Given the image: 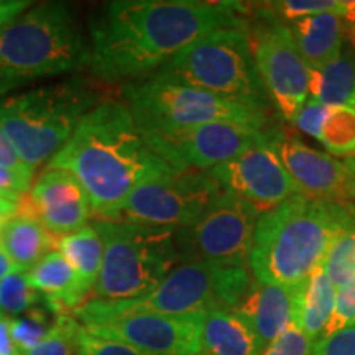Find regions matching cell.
I'll use <instances>...</instances> for the list:
<instances>
[{
  "instance_id": "cell-1",
  "label": "cell",
  "mask_w": 355,
  "mask_h": 355,
  "mask_svg": "<svg viewBox=\"0 0 355 355\" xmlns=\"http://www.w3.org/2000/svg\"><path fill=\"white\" fill-rule=\"evenodd\" d=\"M241 2L207 0H115L91 20L89 69L102 83L150 76L216 30L245 25Z\"/></svg>"
},
{
  "instance_id": "cell-2",
  "label": "cell",
  "mask_w": 355,
  "mask_h": 355,
  "mask_svg": "<svg viewBox=\"0 0 355 355\" xmlns=\"http://www.w3.org/2000/svg\"><path fill=\"white\" fill-rule=\"evenodd\" d=\"M46 168L71 173L94 214L112 220L140 184L175 171L146 144L125 102L115 99L97 104Z\"/></svg>"
},
{
  "instance_id": "cell-3",
  "label": "cell",
  "mask_w": 355,
  "mask_h": 355,
  "mask_svg": "<svg viewBox=\"0 0 355 355\" xmlns=\"http://www.w3.org/2000/svg\"><path fill=\"white\" fill-rule=\"evenodd\" d=\"M354 204L295 194L260 214L252 245V277L268 285H296L311 277L354 220Z\"/></svg>"
},
{
  "instance_id": "cell-4",
  "label": "cell",
  "mask_w": 355,
  "mask_h": 355,
  "mask_svg": "<svg viewBox=\"0 0 355 355\" xmlns=\"http://www.w3.org/2000/svg\"><path fill=\"white\" fill-rule=\"evenodd\" d=\"M91 46L69 6L44 2L0 26V97L89 64Z\"/></svg>"
},
{
  "instance_id": "cell-5",
  "label": "cell",
  "mask_w": 355,
  "mask_h": 355,
  "mask_svg": "<svg viewBox=\"0 0 355 355\" xmlns=\"http://www.w3.org/2000/svg\"><path fill=\"white\" fill-rule=\"evenodd\" d=\"M105 101L94 79L71 78L0 97V127L30 170L55 157L86 115Z\"/></svg>"
},
{
  "instance_id": "cell-6",
  "label": "cell",
  "mask_w": 355,
  "mask_h": 355,
  "mask_svg": "<svg viewBox=\"0 0 355 355\" xmlns=\"http://www.w3.org/2000/svg\"><path fill=\"white\" fill-rule=\"evenodd\" d=\"M252 275L242 266L180 263L152 293L130 301L87 300L74 316L84 327L102 326L133 314H193L235 309L250 290Z\"/></svg>"
},
{
  "instance_id": "cell-7",
  "label": "cell",
  "mask_w": 355,
  "mask_h": 355,
  "mask_svg": "<svg viewBox=\"0 0 355 355\" xmlns=\"http://www.w3.org/2000/svg\"><path fill=\"white\" fill-rule=\"evenodd\" d=\"M92 225L104 243V259L91 300L144 298L180 265L176 230L119 219H97Z\"/></svg>"
},
{
  "instance_id": "cell-8",
  "label": "cell",
  "mask_w": 355,
  "mask_h": 355,
  "mask_svg": "<svg viewBox=\"0 0 355 355\" xmlns=\"http://www.w3.org/2000/svg\"><path fill=\"white\" fill-rule=\"evenodd\" d=\"M155 73L263 114L272 104L257 69L247 24L199 38Z\"/></svg>"
},
{
  "instance_id": "cell-9",
  "label": "cell",
  "mask_w": 355,
  "mask_h": 355,
  "mask_svg": "<svg viewBox=\"0 0 355 355\" xmlns=\"http://www.w3.org/2000/svg\"><path fill=\"white\" fill-rule=\"evenodd\" d=\"M122 94L140 132L175 130L212 122L245 123L257 128H265L266 123L263 112L159 73L125 83Z\"/></svg>"
},
{
  "instance_id": "cell-10",
  "label": "cell",
  "mask_w": 355,
  "mask_h": 355,
  "mask_svg": "<svg viewBox=\"0 0 355 355\" xmlns=\"http://www.w3.org/2000/svg\"><path fill=\"white\" fill-rule=\"evenodd\" d=\"M260 212L224 191L194 224L175 232L180 263H216L248 268Z\"/></svg>"
},
{
  "instance_id": "cell-11",
  "label": "cell",
  "mask_w": 355,
  "mask_h": 355,
  "mask_svg": "<svg viewBox=\"0 0 355 355\" xmlns=\"http://www.w3.org/2000/svg\"><path fill=\"white\" fill-rule=\"evenodd\" d=\"M222 193L224 189L209 171H173L140 184L127 198L117 219L152 227L184 229L209 209Z\"/></svg>"
},
{
  "instance_id": "cell-12",
  "label": "cell",
  "mask_w": 355,
  "mask_h": 355,
  "mask_svg": "<svg viewBox=\"0 0 355 355\" xmlns=\"http://www.w3.org/2000/svg\"><path fill=\"white\" fill-rule=\"evenodd\" d=\"M248 35L268 99L291 123L309 97V68L296 46L291 28L263 7Z\"/></svg>"
},
{
  "instance_id": "cell-13",
  "label": "cell",
  "mask_w": 355,
  "mask_h": 355,
  "mask_svg": "<svg viewBox=\"0 0 355 355\" xmlns=\"http://www.w3.org/2000/svg\"><path fill=\"white\" fill-rule=\"evenodd\" d=\"M265 128L212 122L175 130L141 132L146 144L175 171H211L266 139Z\"/></svg>"
},
{
  "instance_id": "cell-14",
  "label": "cell",
  "mask_w": 355,
  "mask_h": 355,
  "mask_svg": "<svg viewBox=\"0 0 355 355\" xmlns=\"http://www.w3.org/2000/svg\"><path fill=\"white\" fill-rule=\"evenodd\" d=\"M222 189L234 193L260 214L275 209L288 198L301 194L282 162L268 145V132L261 144L252 146L225 165L209 171Z\"/></svg>"
},
{
  "instance_id": "cell-15",
  "label": "cell",
  "mask_w": 355,
  "mask_h": 355,
  "mask_svg": "<svg viewBox=\"0 0 355 355\" xmlns=\"http://www.w3.org/2000/svg\"><path fill=\"white\" fill-rule=\"evenodd\" d=\"M204 313L133 314L86 329L96 336L121 340L148 355L201 354Z\"/></svg>"
},
{
  "instance_id": "cell-16",
  "label": "cell",
  "mask_w": 355,
  "mask_h": 355,
  "mask_svg": "<svg viewBox=\"0 0 355 355\" xmlns=\"http://www.w3.org/2000/svg\"><path fill=\"white\" fill-rule=\"evenodd\" d=\"M268 145L301 194L339 204H354V178L343 162L283 132L268 130Z\"/></svg>"
},
{
  "instance_id": "cell-17",
  "label": "cell",
  "mask_w": 355,
  "mask_h": 355,
  "mask_svg": "<svg viewBox=\"0 0 355 355\" xmlns=\"http://www.w3.org/2000/svg\"><path fill=\"white\" fill-rule=\"evenodd\" d=\"M20 211L33 216L55 237L76 232L94 214L91 199L71 173L46 168L20 202Z\"/></svg>"
},
{
  "instance_id": "cell-18",
  "label": "cell",
  "mask_w": 355,
  "mask_h": 355,
  "mask_svg": "<svg viewBox=\"0 0 355 355\" xmlns=\"http://www.w3.org/2000/svg\"><path fill=\"white\" fill-rule=\"evenodd\" d=\"M304 285L306 279L296 285H268L254 279L235 311L250 324L261 349L295 322Z\"/></svg>"
},
{
  "instance_id": "cell-19",
  "label": "cell",
  "mask_w": 355,
  "mask_h": 355,
  "mask_svg": "<svg viewBox=\"0 0 355 355\" xmlns=\"http://www.w3.org/2000/svg\"><path fill=\"white\" fill-rule=\"evenodd\" d=\"M32 286L42 295L43 303L55 316L74 314L86 303L91 291L83 285L63 254L51 250L26 272Z\"/></svg>"
},
{
  "instance_id": "cell-20",
  "label": "cell",
  "mask_w": 355,
  "mask_h": 355,
  "mask_svg": "<svg viewBox=\"0 0 355 355\" xmlns=\"http://www.w3.org/2000/svg\"><path fill=\"white\" fill-rule=\"evenodd\" d=\"M290 28L309 69L329 64L343 51L344 19L337 13L304 17L293 21Z\"/></svg>"
},
{
  "instance_id": "cell-21",
  "label": "cell",
  "mask_w": 355,
  "mask_h": 355,
  "mask_svg": "<svg viewBox=\"0 0 355 355\" xmlns=\"http://www.w3.org/2000/svg\"><path fill=\"white\" fill-rule=\"evenodd\" d=\"M261 345L252 326L235 309H217L204 314L201 354L259 355Z\"/></svg>"
},
{
  "instance_id": "cell-22",
  "label": "cell",
  "mask_w": 355,
  "mask_h": 355,
  "mask_svg": "<svg viewBox=\"0 0 355 355\" xmlns=\"http://www.w3.org/2000/svg\"><path fill=\"white\" fill-rule=\"evenodd\" d=\"M0 245L20 266L21 272H28L56 247V237L33 216L19 211V214L0 230Z\"/></svg>"
},
{
  "instance_id": "cell-23",
  "label": "cell",
  "mask_w": 355,
  "mask_h": 355,
  "mask_svg": "<svg viewBox=\"0 0 355 355\" xmlns=\"http://www.w3.org/2000/svg\"><path fill=\"white\" fill-rule=\"evenodd\" d=\"M309 96L326 107H350L355 101V56L352 50L340 51L329 64L309 69Z\"/></svg>"
},
{
  "instance_id": "cell-24",
  "label": "cell",
  "mask_w": 355,
  "mask_h": 355,
  "mask_svg": "<svg viewBox=\"0 0 355 355\" xmlns=\"http://www.w3.org/2000/svg\"><path fill=\"white\" fill-rule=\"evenodd\" d=\"M336 303V286L324 272L322 263L306 279L295 324L303 329L314 343L322 339Z\"/></svg>"
},
{
  "instance_id": "cell-25",
  "label": "cell",
  "mask_w": 355,
  "mask_h": 355,
  "mask_svg": "<svg viewBox=\"0 0 355 355\" xmlns=\"http://www.w3.org/2000/svg\"><path fill=\"white\" fill-rule=\"evenodd\" d=\"M56 248L69 261L83 285L94 291L104 259V243L94 225H84L76 232L56 237Z\"/></svg>"
},
{
  "instance_id": "cell-26",
  "label": "cell",
  "mask_w": 355,
  "mask_h": 355,
  "mask_svg": "<svg viewBox=\"0 0 355 355\" xmlns=\"http://www.w3.org/2000/svg\"><path fill=\"white\" fill-rule=\"evenodd\" d=\"M319 141L336 157L355 155V110L352 107H329L319 133Z\"/></svg>"
},
{
  "instance_id": "cell-27",
  "label": "cell",
  "mask_w": 355,
  "mask_h": 355,
  "mask_svg": "<svg viewBox=\"0 0 355 355\" xmlns=\"http://www.w3.org/2000/svg\"><path fill=\"white\" fill-rule=\"evenodd\" d=\"M56 316L46 306H35L26 313L8 319L10 336L17 350L21 355L28 354L42 343L51 331Z\"/></svg>"
},
{
  "instance_id": "cell-28",
  "label": "cell",
  "mask_w": 355,
  "mask_h": 355,
  "mask_svg": "<svg viewBox=\"0 0 355 355\" xmlns=\"http://www.w3.org/2000/svg\"><path fill=\"white\" fill-rule=\"evenodd\" d=\"M265 7L279 20H300L319 13H337L347 21H355V0H282Z\"/></svg>"
},
{
  "instance_id": "cell-29",
  "label": "cell",
  "mask_w": 355,
  "mask_h": 355,
  "mask_svg": "<svg viewBox=\"0 0 355 355\" xmlns=\"http://www.w3.org/2000/svg\"><path fill=\"white\" fill-rule=\"evenodd\" d=\"M322 268L336 288L355 278V217L332 243L329 254L322 261Z\"/></svg>"
},
{
  "instance_id": "cell-30",
  "label": "cell",
  "mask_w": 355,
  "mask_h": 355,
  "mask_svg": "<svg viewBox=\"0 0 355 355\" xmlns=\"http://www.w3.org/2000/svg\"><path fill=\"white\" fill-rule=\"evenodd\" d=\"M43 301L42 295L30 283L26 272L8 275L0 282V311L2 314L20 316Z\"/></svg>"
},
{
  "instance_id": "cell-31",
  "label": "cell",
  "mask_w": 355,
  "mask_h": 355,
  "mask_svg": "<svg viewBox=\"0 0 355 355\" xmlns=\"http://www.w3.org/2000/svg\"><path fill=\"white\" fill-rule=\"evenodd\" d=\"M81 324L73 314L56 316L48 336L25 355H74L78 352V332Z\"/></svg>"
},
{
  "instance_id": "cell-32",
  "label": "cell",
  "mask_w": 355,
  "mask_h": 355,
  "mask_svg": "<svg viewBox=\"0 0 355 355\" xmlns=\"http://www.w3.org/2000/svg\"><path fill=\"white\" fill-rule=\"evenodd\" d=\"M355 324V278L349 279L343 286L336 288V303L332 316L327 322L324 337H329L337 331H343Z\"/></svg>"
},
{
  "instance_id": "cell-33",
  "label": "cell",
  "mask_w": 355,
  "mask_h": 355,
  "mask_svg": "<svg viewBox=\"0 0 355 355\" xmlns=\"http://www.w3.org/2000/svg\"><path fill=\"white\" fill-rule=\"evenodd\" d=\"M78 355H148L141 350L132 347L121 340L110 337L96 336L86 327H79L78 332Z\"/></svg>"
},
{
  "instance_id": "cell-34",
  "label": "cell",
  "mask_w": 355,
  "mask_h": 355,
  "mask_svg": "<svg viewBox=\"0 0 355 355\" xmlns=\"http://www.w3.org/2000/svg\"><path fill=\"white\" fill-rule=\"evenodd\" d=\"M316 344L295 322L273 343L261 349L259 355H313Z\"/></svg>"
},
{
  "instance_id": "cell-35",
  "label": "cell",
  "mask_w": 355,
  "mask_h": 355,
  "mask_svg": "<svg viewBox=\"0 0 355 355\" xmlns=\"http://www.w3.org/2000/svg\"><path fill=\"white\" fill-rule=\"evenodd\" d=\"M327 112H329V107H326L321 102L314 99L313 96H309L291 123L306 135L319 139V133H321V127L326 121Z\"/></svg>"
},
{
  "instance_id": "cell-36",
  "label": "cell",
  "mask_w": 355,
  "mask_h": 355,
  "mask_svg": "<svg viewBox=\"0 0 355 355\" xmlns=\"http://www.w3.org/2000/svg\"><path fill=\"white\" fill-rule=\"evenodd\" d=\"M313 355H355V324L319 340Z\"/></svg>"
},
{
  "instance_id": "cell-37",
  "label": "cell",
  "mask_w": 355,
  "mask_h": 355,
  "mask_svg": "<svg viewBox=\"0 0 355 355\" xmlns=\"http://www.w3.org/2000/svg\"><path fill=\"white\" fill-rule=\"evenodd\" d=\"M0 168H6L8 171L17 173V175L28 178H33V170H30L28 166L21 162V158L17 153V150L13 148V145L8 140V137L3 132V128L0 127Z\"/></svg>"
},
{
  "instance_id": "cell-38",
  "label": "cell",
  "mask_w": 355,
  "mask_h": 355,
  "mask_svg": "<svg viewBox=\"0 0 355 355\" xmlns=\"http://www.w3.org/2000/svg\"><path fill=\"white\" fill-rule=\"evenodd\" d=\"M30 186H32V180L8 171L6 168H0V193L24 198L25 194H28Z\"/></svg>"
},
{
  "instance_id": "cell-39",
  "label": "cell",
  "mask_w": 355,
  "mask_h": 355,
  "mask_svg": "<svg viewBox=\"0 0 355 355\" xmlns=\"http://www.w3.org/2000/svg\"><path fill=\"white\" fill-rule=\"evenodd\" d=\"M33 6L35 2H30V0H0V26L8 24Z\"/></svg>"
},
{
  "instance_id": "cell-40",
  "label": "cell",
  "mask_w": 355,
  "mask_h": 355,
  "mask_svg": "<svg viewBox=\"0 0 355 355\" xmlns=\"http://www.w3.org/2000/svg\"><path fill=\"white\" fill-rule=\"evenodd\" d=\"M21 199L0 196V230L6 227V225L13 219V217L19 214Z\"/></svg>"
},
{
  "instance_id": "cell-41",
  "label": "cell",
  "mask_w": 355,
  "mask_h": 355,
  "mask_svg": "<svg viewBox=\"0 0 355 355\" xmlns=\"http://www.w3.org/2000/svg\"><path fill=\"white\" fill-rule=\"evenodd\" d=\"M0 355H21L13 344L8 319L6 316L0 318Z\"/></svg>"
},
{
  "instance_id": "cell-42",
  "label": "cell",
  "mask_w": 355,
  "mask_h": 355,
  "mask_svg": "<svg viewBox=\"0 0 355 355\" xmlns=\"http://www.w3.org/2000/svg\"><path fill=\"white\" fill-rule=\"evenodd\" d=\"M17 272H21L20 266L13 261L10 257L6 250H3V247L0 245V282H2L3 278H7L8 275L12 273H17Z\"/></svg>"
},
{
  "instance_id": "cell-43",
  "label": "cell",
  "mask_w": 355,
  "mask_h": 355,
  "mask_svg": "<svg viewBox=\"0 0 355 355\" xmlns=\"http://www.w3.org/2000/svg\"><path fill=\"white\" fill-rule=\"evenodd\" d=\"M343 165L345 166V170L350 173V176L354 178V183H355V155L350 158H345L343 162ZM354 204H355V189H354Z\"/></svg>"
},
{
  "instance_id": "cell-44",
  "label": "cell",
  "mask_w": 355,
  "mask_h": 355,
  "mask_svg": "<svg viewBox=\"0 0 355 355\" xmlns=\"http://www.w3.org/2000/svg\"><path fill=\"white\" fill-rule=\"evenodd\" d=\"M0 196H8V198H15V199H21L20 196H13V194H6V193H0Z\"/></svg>"
},
{
  "instance_id": "cell-45",
  "label": "cell",
  "mask_w": 355,
  "mask_h": 355,
  "mask_svg": "<svg viewBox=\"0 0 355 355\" xmlns=\"http://www.w3.org/2000/svg\"><path fill=\"white\" fill-rule=\"evenodd\" d=\"M350 107H352V109H354V110H355V101H354V102H352V105H350Z\"/></svg>"
},
{
  "instance_id": "cell-46",
  "label": "cell",
  "mask_w": 355,
  "mask_h": 355,
  "mask_svg": "<svg viewBox=\"0 0 355 355\" xmlns=\"http://www.w3.org/2000/svg\"><path fill=\"white\" fill-rule=\"evenodd\" d=\"M198 355H204V354H198Z\"/></svg>"
}]
</instances>
